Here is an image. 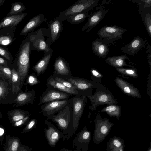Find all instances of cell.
<instances>
[{"label": "cell", "mask_w": 151, "mask_h": 151, "mask_svg": "<svg viewBox=\"0 0 151 151\" xmlns=\"http://www.w3.org/2000/svg\"><path fill=\"white\" fill-rule=\"evenodd\" d=\"M127 31L126 29L116 25H105L98 31L97 34L98 39L109 46L114 45L122 40L123 34Z\"/></svg>", "instance_id": "1"}, {"label": "cell", "mask_w": 151, "mask_h": 151, "mask_svg": "<svg viewBox=\"0 0 151 151\" xmlns=\"http://www.w3.org/2000/svg\"><path fill=\"white\" fill-rule=\"evenodd\" d=\"M87 96L91 103L89 108L92 110H95L99 105L115 104L118 103L110 91L104 86L100 85L97 88L93 95Z\"/></svg>", "instance_id": "2"}, {"label": "cell", "mask_w": 151, "mask_h": 151, "mask_svg": "<svg viewBox=\"0 0 151 151\" xmlns=\"http://www.w3.org/2000/svg\"><path fill=\"white\" fill-rule=\"evenodd\" d=\"M98 0H79L64 11L61 12L57 17L63 21L67 20L74 14L88 11L95 7Z\"/></svg>", "instance_id": "3"}, {"label": "cell", "mask_w": 151, "mask_h": 151, "mask_svg": "<svg viewBox=\"0 0 151 151\" xmlns=\"http://www.w3.org/2000/svg\"><path fill=\"white\" fill-rule=\"evenodd\" d=\"M85 96L74 98L73 101V115L71 124L70 125L68 134L63 136L64 141L71 138L77 130L80 119L83 112L85 105Z\"/></svg>", "instance_id": "4"}, {"label": "cell", "mask_w": 151, "mask_h": 151, "mask_svg": "<svg viewBox=\"0 0 151 151\" xmlns=\"http://www.w3.org/2000/svg\"><path fill=\"white\" fill-rule=\"evenodd\" d=\"M31 42H25L21 49L18 60V70L21 80H23L27 75L29 63Z\"/></svg>", "instance_id": "5"}, {"label": "cell", "mask_w": 151, "mask_h": 151, "mask_svg": "<svg viewBox=\"0 0 151 151\" xmlns=\"http://www.w3.org/2000/svg\"><path fill=\"white\" fill-rule=\"evenodd\" d=\"M32 36V45L38 52L43 51L45 53L48 52L51 49V39H45V37L50 34L49 29L42 28L38 29Z\"/></svg>", "instance_id": "6"}, {"label": "cell", "mask_w": 151, "mask_h": 151, "mask_svg": "<svg viewBox=\"0 0 151 151\" xmlns=\"http://www.w3.org/2000/svg\"><path fill=\"white\" fill-rule=\"evenodd\" d=\"M45 124L47 126V127L44 130L45 138L48 145L50 147H54L64 134L49 122L46 121Z\"/></svg>", "instance_id": "7"}, {"label": "cell", "mask_w": 151, "mask_h": 151, "mask_svg": "<svg viewBox=\"0 0 151 151\" xmlns=\"http://www.w3.org/2000/svg\"><path fill=\"white\" fill-rule=\"evenodd\" d=\"M146 45L145 41L142 38L136 36L129 44L121 47L120 50L124 54L133 56L137 54L140 50L145 48Z\"/></svg>", "instance_id": "8"}, {"label": "cell", "mask_w": 151, "mask_h": 151, "mask_svg": "<svg viewBox=\"0 0 151 151\" xmlns=\"http://www.w3.org/2000/svg\"><path fill=\"white\" fill-rule=\"evenodd\" d=\"M51 119L57 125L58 129L63 131L64 134L68 133L70 125V114L67 110H65Z\"/></svg>", "instance_id": "9"}, {"label": "cell", "mask_w": 151, "mask_h": 151, "mask_svg": "<svg viewBox=\"0 0 151 151\" xmlns=\"http://www.w3.org/2000/svg\"><path fill=\"white\" fill-rule=\"evenodd\" d=\"M108 11V9H105L101 6L99 8V10L89 17L87 22L82 27V31H83L87 29L86 33L88 32L104 18Z\"/></svg>", "instance_id": "10"}, {"label": "cell", "mask_w": 151, "mask_h": 151, "mask_svg": "<svg viewBox=\"0 0 151 151\" xmlns=\"http://www.w3.org/2000/svg\"><path fill=\"white\" fill-rule=\"evenodd\" d=\"M90 135V133L86 130L85 127L73 139L72 141V147L79 151H85Z\"/></svg>", "instance_id": "11"}, {"label": "cell", "mask_w": 151, "mask_h": 151, "mask_svg": "<svg viewBox=\"0 0 151 151\" xmlns=\"http://www.w3.org/2000/svg\"><path fill=\"white\" fill-rule=\"evenodd\" d=\"M115 81L118 86L125 93L134 97H141L139 90L132 84L119 77H116Z\"/></svg>", "instance_id": "12"}, {"label": "cell", "mask_w": 151, "mask_h": 151, "mask_svg": "<svg viewBox=\"0 0 151 151\" xmlns=\"http://www.w3.org/2000/svg\"><path fill=\"white\" fill-rule=\"evenodd\" d=\"M106 63L116 68H122L124 67H134L132 65V62L128 57L125 55L109 56L105 60Z\"/></svg>", "instance_id": "13"}, {"label": "cell", "mask_w": 151, "mask_h": 151, "mask_svg": "<svg viewBox=\"0 0 151 151\" xmlns=\"http://www.w3.org/2000/svg\"><path fill=\"white\" fill-rule=\"evenodd\" d=\"M62 22L56 17L49 23L48 27L50 34L52 44L58 39L63 29Z\"/></svg>", "instance_id": "14"}, {"label": "cell", "mask_w": 151, "mask_h": 151, "mask_svg": "<svg viewBox=\"0 0 151 151\" xmlns=\"http://www.w3.org/2000/svg\"><path fill=\"white\" fill-rule=\"evenodd\" d=\"M92 50L99 58H106L109 52L108 46L96 38L92 42Z\"/></svg>", "instance_id": "15"}, {"label": "cell", "mask_w": 151, "mask_h": 151, "mask_svg": "<svg viewBox=\"0 0 151 151\" xmlns=\"http://www.w3.org/2000/svg\"><path fill=\"white\" fill-rule=\"evenodd\" d=\"M68 81L76 86L77 88L82 90H87L89 89H93L97 88L100 84L96 83L93 81L77 78H70L68 79Z\"/></svg>", "instance_id": "16"}, {"label": "cell", "mask_w": 151, "mask_h": 151, "mask_svg": "<svg viewBox=\"0 0 151 151\" xmlns=\"http://www.w3.org/2000/svg\"><path fill=\"white\" fill-rule=\"evenodd\" d=\"M68 100L52 101L47 104L43 110L46 114L51 115L56 113L64 107L68 103Z\"/></svg>", "instance_id": "17"}, {"label": "cell", "mask_w": 151, "mask_h": 151, "mask_svg": "<svg viewBox=\"0 0 151 151\" xmlns=\"http://www.w3.org/2000/svg\"><path fill=\"white\" fill-rule=\"evenodd\" d=\"M44 17L43 14H38L32 18L25 25L21 32L25 34L39 26L44 21Z\"/></svg>", "instance_id": "18"}, {"label": "cell", "mask_w": 151, "mask_h": 151, "mask_svg": "<svg viewBox=\"0 0 151 151\" xmlns=\"http://www.w3.org/2000/svg\"><path fill=\"white\" fill-rule=\"evenodd\" d=\"M69 95L67 93L60 92L56 91L50 90L42 97L41 103L68 98Z\"/></svg>", "instance_id": "19"}, {"label": "cell", "mask_w": 151, "mask_h": 151, "mask_svg": "<svg viewBox=\"0 0 151 151\" xmlns=\"http://www.w3.org/2000/svg\"><path fill=\"white\" fill-rule=\"evenodd\" d=\"M53 50L51 49L47 52L45 53L43 58L33 68L37 75H39L46 69L52 54Z\"/></svg>", "instance_id": "20"}, {"label": "cell", "mask_w": 151, "mask_h": 151, "mask_svg": "<svg viewBox=\"0 0 151 151\" xmlns=\"http://www.w3.org/2000/svg\"><path fill=\"white\" fill-rule=\"evenodd\" d=\"M27 15V14L12 15L4 17L0 23V28L17 25Z\"/></svg>", "instance_id": "21"}, {"label": "cell", "mask_w": 151, "mask_h": 151, "mask_svg": "<svg viewBox=\"0 0 151 151\" xmlns=\"http://www.w3.org/2000/svg\"><path fill=\"white\" fill-rule=\"evenodd\" d=\"M54 68L58 74L62 75H67L69 73V70L67 63L65 59L59 56L55 61Z\"/></svg>", "instance_id": "22"}, {"label": "cell", "mask_w": 151, "mask_h": 151, "mask_svg": "<svg viewBox=\"0 0 151 151\" xmlns=\"http://www.w3.org/2000/svg\"><path fill=\"white\" fill-rule=\"evenodd\" d=\"M7 148L5 151H18L20 145V140L18 137H6Z\"/></svg>", "instance_id": "23"}, {"label": "cell", "mask_w": 151, "mask_h": 151, "mask_svg": "<svg viewBox=\"0 0 151 151\" xmlns=\"http://www.w3.org/2000/svg\"><path fill=\"white\" fill-rule=\"evenodd\" d=\"M101 112H106L111 116H116L117 118L120 117L121 112V107L115 104L109 105L99 111L98 113Z\"/></svg>", "instance_id": "24"}, {"label": "cell", "mask_w": 151, "mask_h": 151, "mask_svg": "<svg viewBox=\"0 0 151 151\" xmlns=\"http://www.w3.org/2000/svg\"><path fill=\"white\" fill-rule=\"evenodd\" d=\"M12 92L13 94L17 93L20 89L21 78L18 72L13 68L12 71Z\"/></svg>", "instance_id": "25"}, {"label": "cell", "mask_w": 151, "mask_h": 151, "mask_svg": "<svg viewBox=\"0 0 151 151\" xmlns=\"http://www.w3.org/2000/svg\"><path fill=\"white\" fill-rule=\"evenodd\" d=\"M89 13L87 11L83 12L73 15L67 19V21L73 24H78L83 22L88 17Z\"/></svg>", "instance_id": "26"}, {"label": "cell", "mask_w": 151, "mask_h": 151, "mask_svg": "<svg viewBox=\"0 0 151 151\" xmlns=\"http://www.w3.org/2000/svg\"><path fill=\"white\" fill-rule=\"evenodd\" d=\"M48 84L54 88L69 94H75L78 92L72 90L65 86L61 83L58 82L55 79L51 78L48 81Z\"/></svg>", "instance_id": "27"}, {"label": "cell", "mask_w": 151, "mask_h": 151, "mask_svg": "<svg viewBox=\"0 0 151 151\" xmlns=\"http://www.w3.org/2000/svg\"><path fill=\"white\" fill-rule=\"evenodd\" d=\"M115 70L121 74L133 78H137L138 76L137 70L134 67L129 68H116Z\"/></svg>", "instance_id": "28"}, {"label": "cell", "mask_w": 151, "mask_h": 151, "mask_svg": "<svg viewBox=\"0 0 151 151\" xmlns=\"http://www.w3.org/2000/svg\"><path fill=\"white\" fill-rule=\"evenodd\" d=\"M32 96L31 93H20L18 95L15 101L19 104H22L28 102Z\"/></svg>", "instance_id": "29"}, {"label": "cell", "mask_w": 151, "mask_h": 151, "mask_svg": "<svg viewBox=\"0 0 151 151\" xmlns=\"http://www.w3.org/2000/svg\"><path fill=\"white\" fill-rule=\"evenodd\" d=\"M25 7L18 3L12 4L11 10L8 14L9 15H13L22 12L25 9Z\"/></svg>", "instance_id": "30"}, {"label": "cell", "mask_w": 151, "mask_h": 151, "mask_svg": "<svg viewBox=\"0 0 151 151\" xmlns=\"http://www.w3.org/2000/svg\"><path fill=\"white\" fill-rule=\"evenodd\" d=\"M10 115L11 119L14 123L25 117V114L23 112L18 110L13 111Z\"/></svg>", "instance_id": "31"}, {"label": "cell", "mask_w": 151, "mask_h": 151, "mask_svg": "<svg viewBox=\"0 0 151 151\" xmlns=\"http://www.w3.org/2000/svg\"><path fill=\"white\" fill-rule=\"evenodd\" d=\"M55 79L58 82L61 83L66 87L75 91L78 92L77 88L75 86L69 82L59 77H56Z\"/></svg>", "instance_id": "32"}, {"label": "cell", "mask_w": 151, "mask_h": 151, "mask_svg": "<svg viewBox=\"0 0 151 151\" xmlns=\"http://www.w3.org/2000/svg\"><path fill=\"white\" fill-rule=\"evenodd\" d=\"M144 23L147 32L151 37V14L148 13L144 18Z\"/></svg>", "instance_id": "33"}, {"label": "cell", "mask_w": 151, "mask_h": 151, "mask_svg": "<svg viewBox=\"0 0 151 151\" xmlns=\"http://www.w3.org/2000/svg\"><path fill=\"white\" fill-rule=\"evenodd\" d=\"M91 72L92 74V79L93 81L97 82L98 84H100L101 82V79L103 77V76L99 72H98L97 70L92 69L91 70Z\"/></svg>", "instance_id": "34"}, {"label": "cell", "mask_w": 151, "mask_h": 151, "mask_svg": "<svg viewBox=\"0 0 151 151\" xmlns=\"http://www.w3.org/2000/svg\"><path fill=\"white\" fill-rule=\"evenodd\" d=\"M37 120L35 119L31 120L22 131V133L27 132L31 130L36 126Z\"/></svg>", "instance_id": "35"}, {"label": "cell", "mask_w": 151, "mask_h": 151, "mask_svg": "<svg viewBox=\"0 0 151 151\" xmlns=\"http://www.w3.org/2000/svg\"><path fill=\"white\" fill-rule=\"evenodd\" d=\"M0 71L10 80H11L12 72L8 68L0 65Z\"/></svg>", "instance_id": "36"}, {"label": "cell", "mask_w": 151, "mask_h": 151, "mask_svg": "<svg viewBox=\"0 0 151 151\" xmlns=\"http://www.w3.org/2000/svg\"><path fill=\"white\" fill-rule=\"evenodd\" d=\"M12 39L9 36H3L0 37V44L6 45L10 44L12 41Z\"/></svg>", "instance_id": "37"}, {"label": "cell", "mask_w": 151, "mask_h": 151, "mask_svg": "<svg viewBox=\"0 0 151 151\" xmlns=\"http://www.w3.org/2000/svg\"><path fill=\"white\" fill-rule=\"evenodd\" d=\"M27 82L30 84L33 85L37 84L38 83V81L35 76L30 75L28 78Z\"/></svg>", "instance_id": "38"}, {"label": "cell", "mask_w": 151, "mask_h": 151, "mask_svg": "<svg viewBox=\"0 0 151 151\" xmlns=\"http://www.w3.org/2000/svg\"><path fill=\"white\" fill-rule=\"evenodd\" d=\"M0 55L8 60L10 59L9 54L4 49L0 46Z\"/></svg>", "instance_id": "39"}, {"label": "cell", "mask_w": 151, "mask_h": 151, "mask_svg": "<svg viewBox=\"0 0 151 151\" xmlns=\"http://www.w3.org/2000/svg\"><path fill=\"white\" fill-rule=\"evenodd\" d=\"M29 117V116L25 117L23 119L14 122V125L15 126L18 127L23 125L28 119Z\"/></svg>", "instance_id": "40"}, {"label": "cell", "mask_w": 151, "mask_h": 151, "mask_svg": "<svg viewBox=\"0 0 151 151\" xmlns=\"http://www.w3.org/2000/svg\"><path fill=\"white\" fill-rule=\"evenodd\" d=\"M6 92V88L4 84L0 82V98L4 96Z\"/></svg>", "instance_id": "41"}, {"label": "cell", "mask_w": 151, "mask_h": 151, "mask_svg": "<svg viewBox=\"0 0 151 151\" xmlns=\"http://www.w3.org/2000/svg\"><path fill=\"white\" fill-rule=\"evenodd\" d=\"M32 148H30L28 146L21 145L18 151H31Z\"/></svg>", "instance_id": "42"}, {"label": "cell", "mask_w": 151, "mask_h": 151, "mask_svg": "<svg viewBox=\"0 0 151 151\" xmlns=\"http://www.w3.org/2000/svg\"><path fill=\"white\" fill-rule=\"evenodd\" d=\"M101 128V132L103 134H106L108 131L107 126L105 124H102Z\"/></svg>", "instance_id": "43"}, {"label": "cell", "mask_w": 151, "mask_h": 151, "mask_svg": "<svg viewBox=\"0 0 151 151\" xmlns=\"http://www.w3.org/2000/svg\"><path fill=\"white\" fill-rule=\"evenodd\" d=\"M114 144L117 147H119L121 145V143L118 140H114L113 141Z\"/></svg>", "instance_id": "44"}, {"label": "cell", "mask_w": 151, "mask_h": 151, "mask_svg": "<svg viewBox=\"0 0 151 151\" xmlns=\"http://www.w3.org/2000/svg\"><path fill=\"white\" fill-rule=\"evenodd\" d=\"M0 64L6 65L7 63L5 60L0 57Z\"/></svg>", "instance_id": "45"}, {"label": "cell", "mask_w": 151, "mask_h": 151, "mask_svg": "<svg viewBox=\"0 0 151 151\" xmlns=\"http://www.w3.org/2000/svg\"><path fill=\"white\" fill-rule=\"evenodd\" d=\"M141 1L144 2L145 4L149 5L151 6V0H141Z\"/></svg>", "instance_id": "46"}, {"label": "cell", "mask_w": 151, "mask_h": 151, "mask_svg": "<svg viewBox=\"0 0 151 151\" xmlns=\"http://www.w3.org/2000/svg\"><path fill=\"white\" fill-rule=\"evenodd\" d=\"M58 151H79L76 150H72L65 148H63L60 149Z\"/></svg>", "instance_id": "47"}, {"label": "cell", "mask_w": 151, "mask_h": 151, "mask_svg": "<svg viewBox=\"0 0 151 151\" xmlns=\"http://www.w3.org/2000/svg\"><path fill=\"white\" fill-rule=\"evenodd\" d=\"M4 133V130L2 128H0V135H2V134Z\"/></svg>", "instance_id": "48"}, {"label": "cell", "mask_w": 151, "mask_h": 151, "mask_svg": "<svg viewBox=\"0 0 151 151\" xmlns=\"http://www.w3.org/2000/svg\"><path fill=\"white\" fill-rule=\"evenodd\" d=\"M3 1L2 0H0V5L2 3V2Z\"/></svg>", "instance_id": "49"}, {"label": "cell", "mask_w": 151, "mask_h": 151, "mask_svg": "<svg viewBox=\"0 0 151 151\" xmlns=\"http://www.w3.org/2000/svg\"><path fill=\"white\" fill-rule=\"evenodd\" d=\"M150 151H151V150H150Z\"/></svg>", "instance_id": "50"}, {"label": "cell", "mask_w": 151, "mask_h": 151, "mask_svg": "<svg viewBox=\"0 0 151 151\" xmlns=\"http://www.w3.org/2000/svg\"><path fill=\"white\" fill-rule=\"evenodd\" d=\"M122 151V150H121V151Z\"/></svg>", "instance_id": "51"}]
</instances>
